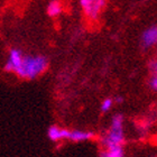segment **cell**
Here are the masks:
<instances>
[{"mask_svg":"<svg viewBox=\"0 0 157 157\" xmlns=\"http://www.w3.org/2000/svg\"><path fill=\"white\" fill-rule=\"evenodd\" d=\"M80 6H81L83 13L89 19L95 20L98 19L100 13L105 7V1L103 0H81Z\"/></svg>","mask_w":157,"mask_h":157,"instance_id":"cell-3","label":"cell"},{"mask_svg":"<svg viewBox=\"0 0 157 157\" xmlns=\"http://www.w3.org/2000/svg\"><path fill=\"white\" fill-rule=\"evenodd\" d=\"M113 101L117 102V103H121V102L124 101V98H122V97H117V98H116Z\"/></svg>","mask_w":157,"mask_h":157,"instance_id":"cell-12","label":"cell"},{"mask_svg":"<svg viewBox=\"0 0 157 157\" xmlns=\"http://www.w3.org/2000/svg\"><path fill=\"white\" fill-rule=\"evenodd\" d=\"M67 135H69V129L63 128L59 126H51L47 130V137L53 143H59L63 140H67Z\"/></svg>","mask_w":157,"mask_h":157,"instance_id":"cell-7","label":"cell"},{"mask_svg":"<svg viewBox=\"0 0 157 157\" xmlns=\"http://www.w3.org/2000/svg\"><path fill=\"white\" fill-rule=\"evenodd\" d=\"M140 43L144 48L157 45V25L148 27L143 32L140 36Z\"/></svg>","mask_w":157,"mask_h":157,"instance_id":"cell-5","label":"cell"},{"mask_svg":"<svg viewBox=\"0 0 157 157\" xmlns=\"http://www.w3.org/2000/svg\"><path fill=\"white\" fill-rule=\"evenodd\" d=\"M24 53L18 48H11L8 53L6 63H5V70L8 72L15 73L18 69L21 59H23Z\"/></svg>","mask_w":157,"mask_h":157,"instance_id":"cell-4","label":"cell"},{"mask_svg":"<svg viewBox=\"0 0 157 157\" xmlns=\"http://www.w3.org/2000/svg\"><path fill=\"white\" fill-rule=\"evenodd\" d=\"M48 67V61L44 55L38 54H24L16 74L18 78L25 80H34L45 72Z\"/></svg>","mask_w":157,"mask_h":157,"instance_id":"cell-1","label":"cell"},{"mask_svg":"<svg viewBox=\"0 0 157 157\" xmlns=\"http://www.w3.org/2000/svg\"><path fill=\"white\" fill-rule=\"evenodd\" d=\"M94 138V132L90 130H82V129H69L67 140L73 143H83V141L91 140Z\"/></svg>","mask_w":157,"mask_h":157,"instance_id":"cell-6","label":"cell"},{"mask_svg":"<svg viewBox=\"0 0 157 157\" xmlns=\"http://www.w3.org/2000/svg\"><path fill=\"white\" fill-rule=\"evenodd\" d=\"M124 116L117 113L112 117L110 126L105 134L102 136V145L105 149L122 147L124 141Z\"/></svg>","mask_w":157,"mask_h":157,"instance_id":"cell-2","label":"cell"},{"mask_svg":"<svg viewBox=\"0 0 157 157\" xmlns=\"http://www.w3.org/2000/svg\"><path fill=\"white\" fill-rule=\"evenodd\" d=\"M46 13L49 17H59L63 13V6L59 1H49L46 7Z\"/></svg>","mask_w":157,"mask_h":157,"instance_id":"cell-8","label":"cell"},{"mask_svg":"<svg viewBox=\"0 0 157 157\" xmlns=\"http://www.w3.org/2000/svg\"><path fill=\"white\" fill-rule=\"evenodd\" d=\"M151 78H149V86L153 91H157V59L151 61L149 64Z\"/></svg>","mask_w":157,"mask_h":157,"instance_id":"cell-9","label":"cell"},{"mask_svg":"<svg viewBox=\"0 0 157 157\" xmlns=\"http://www.w3.org/2000/svg\"><path fill=\"white\" fill-rule=\"evenodd\" d=\"M100 157H124V148H112V149H105L102 151Z\"/></svg>","mask_w":157,"mask_h":157,"instance_id":"cell-10","label":"cell"},{"mask_svg":"<svg viewBox=\"0 0 157 157\" xmlns=\"http://www.w3.org/2000/svg\"><path fill=\"white\" fill-rule=\"evenodd\" d=\"M113 105H115V101H113V99L107 98V99H105V100L101 102L100 109H101L102 112H108V111H110V110L112 109Z\"/></svg>","mask_w":157,"mask_h":157,"instance_id":"cell-11","label":"cell"}]
</instances>
